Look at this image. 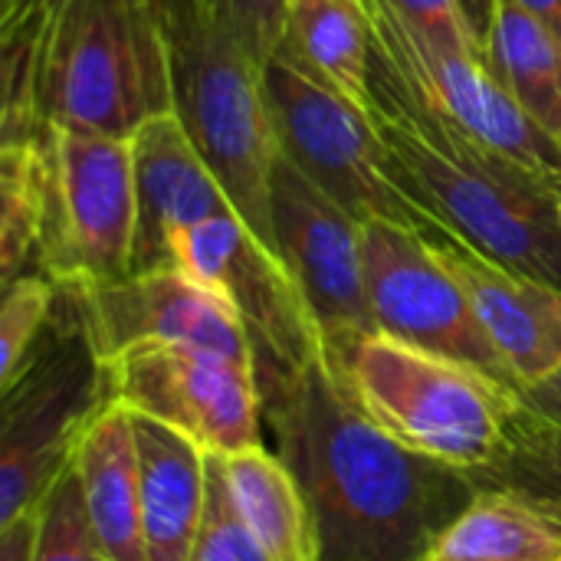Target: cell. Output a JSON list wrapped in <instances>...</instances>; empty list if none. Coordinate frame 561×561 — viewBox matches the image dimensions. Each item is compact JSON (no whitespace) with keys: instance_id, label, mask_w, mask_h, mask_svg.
Segmentation results:
<instances>
[{"instance_id":"6da1fadb","label":"cell","mask_w":561,"mask_h":561,"mask_svg":"<svg viewBox=\"0 0 561 561\" xmlns=\"http://www.w3.org/2000/svg\"><path fill=\"white\" fill-rule=\"evenodd\" d=\"M263 424L319 529V561H424L480 493L470 473L408 450L355 401L325 345L296 371L256 368Z\"/></svg>"},{"instance_id":"7a4b0ae2","label":"cell","mask_w":561,"mask_h":561,"mask_svg":"<svg viewBox=\"0 0 561 561\" xmlns=\"http://www.w3.org/2000/svg\"><path fill=\"white\" fill-rule=\"evenodd\" d=\"M368 85L391 184L477 253L561 289V184L431 108L375 49Z\"/></svg>"},{"instance_id":"3957f363","label":"cell","mask_w":561,"mask_h":561,"mask_svg":"<svg viewBox=\"0 0 561 561\" xmlns=\"http://www.w3.org/2000/svg\"><path fill=\"white\" fill-rule=\"evenodd\" d=\"M164 112L171 49L145 0H56L0 30V141L49 125L131 138Z\"/></svg>"},{"instance_id":"277c9868","label":"cell","mask_w":561,"mask_h":561,"mask_svg":"<svg viewBox=\"0 0 561 561\" xmlns=\"http://www.w3.org/2000/svg\"><path fill=\"white\" fill-rule=\"evenodd\" d=\"M164 36L171 49L174 115L224 184L237 217L276 253L270 181L279 138L263 69L243 49L227 0L201 7Z\"/></svg>"},{"instance_id":"5b68a950","label":"cell","mask_w":561,"mask_h":561,"mask_svg":"<svg viewBox=\"0 0 561 561\" xmlns=\"http://www.w3.org/2000/svg\"><path fill=\"white\" fill-rule=\"evenodd\" d=\"M332 352L362 411L408 450L463 473H480L503 454L516 388L381 332Z\"/></svg>"},{"instance_id":"8992f818","label":"cell","mask_w":561,"mask_h":561,"mask_svg":"<svg viewBox=\"0 0 561 561\" xmlns=\"http://www.w3.org/2000/svg\"><path fill=\"white\" fill-rule=\"evenodd\" d=\"M43 154V224L36 273L62 289L131 276L135 151L131 138L49 125Z\"/></svg>"},{"instance_id":"52a82bcc","label":"cell","mask_w":561,"mask_h":561,"mask_svg":"<svg viewBox=\"0 0 561 561\" xmlns=\"http://www.w3.org/2000/svg\"><path fill=\"white\" fill-rule=\"evenodd\" d=\"M0 398V523H10L39 510L82 427L108 401L102 362L62 289L43 339Z\"/></svg>"},{"instance_id":"ba28073f","label":"cell","mask_w":561,"mask_h":561,"mask_svg":"<svg viewBox=\"0 0 561 561\" xmlns=\"http://www.w3.org/2000/svg\"><path fill=\"white\" fill-rule=\"evenodd\" d=\"M263 85L279 151L342 210L358 224L398 220L414 230L437 227L385 174L381 138L358 105L279 53L263 66Z\"/></svg>"},{"instance_id":"9c48e42d","label":"cell","mask_w":561,"mask_h":561,"mask_svg":"<svg viewBox=\"0 0 561 561\" xmlns=\"http://www.w3.org/2000/svg\"><path fill=\"white\" fill-rule=\"evenodd\" d=\"M362 266L375 332L519 391V381L490 342L470 296L434 256L421 230L398 220H365Z\"/></svg>"},{"instance_id":"30bf717a","label":"cell","mask_w":561,"mask_h":561,"mask_svg":"<svg viewBox=\"0 0 561 561\" xmlns=\"http://www.w3.org/2000/svg\"><path fill=\"white\" fill-rule=\"evenodd\" d=\"M108 401L154 417L207 454L227 457L263 444L256 362L204 345L151 342L102 362Z\"/></svg>"},{"instance_id":"8fae6325","label":"cell","mask_w":561,"mask_h":561,"mask_svg":"<svg viewBox=\"0 0 561 561\" xmlns=\"http://www.w3.org/2000/svg\"><path fill=\"white\" fill-rule=\"evenodd\" d=\"M174 266L233 309L253 342L256 368L296 371L325 352L322 329L289 266L237 214L181 233Z\"/></svg>"},{"instance_id":"7c38bea8","label":"cell","mask_w":561,"mask_h":561,"mask_svg":"<svg viewBox=\"0 0 561 561\" xmlns=\"http://www.w3.org/2000/svg\"><path fill=\"white\" fill-rule=\"evenodd\" d=\"M365 7L371 20V49L414 95L529 171L561 184V141L516 105L480 56L424 39L385 0H365Z\"/></svg>"},{"instance_id":"4fadbf2b","label":"cell","mask_w":561,"mask_h":561,"mask_svg":"<svg viewBox=\"0 0 561 561\" xmlns=\"http://www.w3.org/2000/svg\"><path fill=\"white\" fill-rule=\"evenodd\" d=\"M270 217L279 260L299 283L329 348L375 332L365 266L362 224L319 191L283 151L270 181Z\"/></svg>"},{"instance_id":"5bb4252c","label":"cell","mask_w":561,"mask_h":561,"mask_svg":"<svg viewBox=\"0 0 561 561\" xmlns=\"http://www.w3.org/2000/svg\"><path fill=\"white\" fill-rule=\"evenodd\" d=\"M62 293L72 299L99 362L151 342L204 345L256 362L253 342L233 309L184 270L131 273L115 283Z\"/></svg>"},{"instance_id":"9a60e30c","label":"cell","mask_w":561,"mask_h":561,"mask_svg":"<svg viewBox=\"0 0 561 561\" xmlns=\"http://www.w3.org/2000/svg\"><path fill=\"white\" fill-rule=\"evenodd\" d=\"M131 151L138 204L131 273L171 270L181 233L237 210L174 112L148 118L131 135Z\"/></svg>"},{"instance_id":"2e32d148","label":"cell","mask_w":561,"mask_h":561,"mask_svg":"<svg viewBox=\"0 0 561 561\" xmlns=\"http://www.w3.org/2000/svg\"><path fill=\"white\" fill-rule=\"evenodd\" d=\"M434 256L470 296L490 342L510 365L519 391L561 365V289L477 253L444 227L421 230Z\"/></svg>"},{"instance_id":"e0dca14e","label":"cell","mask_w":561,"mask_h":561,"mask_svg":"<svg viewBox=\"0 0 561 561\" xmlns=\"http://www.w3.org/2000/svg\"><path fill=\"white\" fill-rule=\"evenodd\" d=\"M69 467L99 546L112 561L145 559L141 533V463L135 417L125 404L105 401L82 427Z\"/></svg>"},{"instance_id":"ac0fdd59","label":"cell","mask_w":561,"mask_h":561,"mask_svg":"<svg viewBox=\"0 0 561 561\" xmlns=\"http://www.w3.org/2000/svg\"><path fill=\"white\" fill-rule=\"evenodd\" d=\"M141 463V533L148 561H187L207 513L210 454L187 434L135 414Z\"/></svg>"},{"instance_id":"d6986e66","label":"cell","mask_w":561,"mask_h":561,"mask_svg":"<svg viewBox=\"0 0 561 561\" xmlns=\"http://www.w3.org/2000/svg\"><path fill=\"white\" fill-rule=\"evenodd\" d=\"M230 503L270 561H319L312 506L279 454L263 444L220 457Z\"/></svg>"},{"instance_id":"ffe728a7","label":"cell","mask_w":561,"mask_h":561,"mask_svg":"<svg viewBox=\"0 0 561 561\" xmlns=\"http://www.w3.org/2000/svg\"><path fill=\"white\" fill-rule=\"evenodd\" d=\"M365 112L371 85V20L365 0H289L276 49Z\"/></svg>"},{"instance_id":"44dd1931","label":"cell","mask_w":561,"mask_h":561,"mask_svg":"<svg viewBox=\"0 0 561 561\" xmlns=\"http://www.w3.org/2000/svg\"><path fill=\"white\" fill-rule=\"evenodd\" d=\"M486 69L516 105L561 141V36L510 0L496 3Z\"/></svg>"},{"instance_id":"7402d4cb","label":"cell","mask_w":561,"mask_h":561,"mask_svg":"<svg viewBox=\"0 0 561 561\" xmlns=\"http://www.w3.org/2000/svg\"><path fill=\"white\" fill-rule=\"evenodd\" d=\"M424 561H561V529L506 493L480 490Z\"/></svg>"},{"instance_id":"603a6c76","label":"cell","mask_w":561,"mask_h":561,"mask_svg":"<svg viewBox=\"0 0 561 561\" xmlns=\"http://www.w3.org/2000/svg\"><path fill=\"white\" fill-rule=\"evenodd\" d=\"M477 490L506 493L561 529V421L533 411L523 398L510 404L506 447L480 473H470Z\"/></svg>"},{"instance_id":"cb8c5ba5","label":"cell","mask_w":561,"mask_h":561,"mask_svg":"<svg viewBox=\"0 0 561 561\" xmlns=\"http://www.w3.org/2000/svg\"><path fill=\"white\" fill-rule=\"evenodd\" d=\"M43 224V154L36 138L0 141V283L10 286L36 260Z\"/></svg>"},{"instance_id":"d4e9b609","label":"cell","mask_w":561,"mask_h":561,"mask_svg":"<svg viewBox=\"0 0 561 561\" xmlns=\"http://www.w3.org/2000/svg\"><path fill=\"white\" fill-rule=\"evenodd\" d=\"M56 283L43 273H23L3 286L0 302V388H7L26 365L56 312Z\"/></svg>"},{"instance_id":"484cf974","label":"cell","mask_w":561,"mask_h":561,"mask_svg":"<svg viewBox=\"0 0 561 561\" xmlns=\"http://www.w3.org/2000/svg\"><path fill=\"white\" fill-rule=\"evenodd\" d=\"M33 561H112L92 533L72 467L59 473V480L39 503Z\"/></svg>"},{"instance_id":"4316f807","label":"cell","mask_w":561,"mask_h":561,"mask_svg":"<svg viewBox=\"0 0 561 561\" xmlns=\"http://www.w3.org/2000/svg\"><path fill=\"white\" fill-rule=\"evenodd\" d=\"M187 561H270L266 552L253 542V536L243 529V523L230 503L217 454H210V490H207L204 526L197 533L194 552Z\"/></svg>"},{"instance_id":"83f0119b","label":"cell","mask_w":561,"mask_h":561,"mask_svg":"<svg viewBox=\"0 0 561 561\" xmlns=\"http://www.w3.org/2000/svg\"><path fill=\"white\" fill-rule=\"evenodd\" d=\"M385 3L424 39H431L444 49H463V53L480 56V46L463 16L460 0H385Z\"/></svg>"},{"instance_id":"f1b7e54d","label":"cell","mask_w":561,"mask_h":561,"mask_svg":"<svg viewBox=\"0 0 561 561\" xmlns=\"http://www.w3.org/2000/svg\"><path fill=\"white\" fill-rule=\"evenodd\" d=\"M227 7H230V16H233L243 49L263 69L276 56V49L286 36L289 0H227Z\"/></svg>"},{"instance_id":"f546056e","label":"cell","mask_w":561,"mask_h":561,"mask_svg":"<svg viewBox=\"0 0 561 561\" xmlns=\"http://www.w3.org/2000/svg\"><path fill=\"white\" fill-rule=\"evenodd\" d=\"M36 526H39V510L0 523V561H33Z\"/></svg>"},{"instance_id":"4dcf8cb0","label":"cell","mask_w":561,"mask_h":561,"mask_svg":"<svg viewBox=\"0 0 561 561\" xmlns=\"http://www.w3.org/2000/svg\"><path fill=\"white\" fill-rule=\"evenodd\" d=\"M519 398H523L533 411H539V414H546V417H552V421H561V365L552 375H546L542 381L526 385V388L519 391Z\"/></svg>"},{"instance_id":"1f68e13d","label":"cell","mask_w":561,"mask_h":561,"mask_svg":"<svg viewBox=\"0 0 561 561\" xmlns=\"http://www.w3.org/2000/svg\"><path fill=\"white\" fill-rule=\"evenodd\" d=\"M151 7V13L158 16L161 30L171 33L174 26H181L184 20H191L201 7L214 3V0H145Z\"/></svg>"},{"instance_id":"d6a6232c","label":"cell","mask_w":561,"mask_h":561,"mask_svg":"<svg viewBox=\"0 0 561 561\" xmlns=\"http://www.w3.org/2000/svg\"><path fill=\"white\" fill-rule=\"evenodd\" d=\"M496 3L500 0H460L463 7V16L473 30V39L480 46V56L486 62V36H490V23H493V13H496Z\"/></svg>"},{"instance_id":"836d02e7","label":"cell","mask_w":561,"mask_h":561,"mask_svg":"<svg viewBox=\"0 0 561 561\" xmlns=\"http://www.w3.org/2000/svg\"><path fill=\"white\" fill-rule=\"evenodd\" d=\"M49 3H56V0H0V30L33 20V16L43 13Z\"/></svg>"},{"instance_id":"e575fe53","label":"cell","mask_w":561,"mask_h":561,"mask_svg":"<svg viewBox=\"0 0 561 561\" xmlns=\"http://www.w3.org/2000/svg\"><path fill=\"white\" fill-rule=\"evenodd\" d=\"M510 3H516L519 10L533 13L536 20H542L552 33L561 36V0H510Z\"/></svg>"},{"instance_id":"d590c367","label":"cell","mask_w":561,"mask_h":561,"mask_svg":"<svg viewBox=\"0 0 561 561\" xmlns=\"http://www.w3.org/2000/svg\"><path fill=\"white\" fill-rule=\"evenodd\" d=\"M559 210H561V204H559Z\"/></svg>"}]
</instances>
